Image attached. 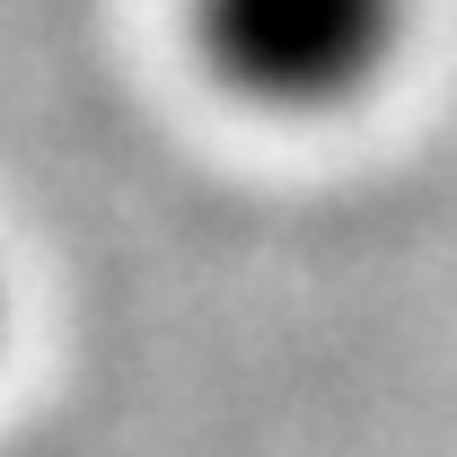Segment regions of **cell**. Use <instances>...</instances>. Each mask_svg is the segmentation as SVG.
Here are the masks:
<instances>
[{"mask_svg":"<svg viewBox=\"0 0 457 457\" xmlns=\"http://www.w3.org/2000/svg\"><path fill=\"white\" fill-rule=\"evenodd\" d=\"M194 62L255 114L361 106L413 36V0H185Z\"/></svg>","mask_w":457,"mask_h":457,"instance_id":"1","label":"cell"}]
</instances>
